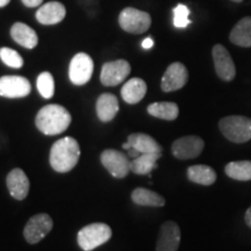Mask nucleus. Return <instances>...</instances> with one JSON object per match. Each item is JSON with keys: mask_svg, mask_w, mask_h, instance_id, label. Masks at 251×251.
Wrapping results in <instances>:
<instances>
[{"mask_svg": "<svg viewBox=\"0 0 251 251\" xmlns=\"http://www.w3.org/2000/svg\"><path fill=\"white\" fill-rule=\"evenodd\" d=\"M72 121L71 114L65 107L50 103L42 107L36 114L35 125L45 135H58L69 128Z\"/></svg>", "mask_w": 251, "mask_h": 251, "instance_id": "1", "label": "nucleus"}, {"mask_svg": "<svg viewBox=\"0 0 251 251\" xmlns=\"http://www.w3.org/2000/svg\"><path fill=\"white\" fill-rule=\"evenodd\" d=\"M80 157L79 144L74 137H63L56 141L50 149L49 162L51 168L59 174L71 171Z\"/></svg>", "mask_w": 251, "mask_h": 251, "instance_id": "2", "label": "nucleus"}, {"mask_svg": "<svg viewBox=\"0 0 251 251\" xmlns=\"http://www.w3.org/2000/svg\"><path fill=\"white\" fill-rule=\"evenodd\" d=\"M219 128L226 139L234 143H246L251 140V119L242 115L222 118Z\"/></svg>", "mask_w": 251, "mask_h": 251, "instance_id": "3", "label": "nucleus"}, {"mask_svg": "<svg viewBox=\"0 0 251 251\" xmlns=\"http://www.w3.org/2000/svg\"><path fill=\"white\" fill-rule=\"evenodd\" d=\"M112 237V229L108 225L102 222H96L85 226L78 231L77 241L84 251H92L106 242Z\"/></svg>", "mask_w": 251, "mask_h": 251, "instance_id": "4", "label": "nucleus"}, {"mask_svg": "<svg viewBox=\"0 0 251 251\" xmlns=\"http://www.w3.org/2000/svg\"><path fill=\"white\" fill-rule=\"evenodd\" d=\"M119 24L121 28L131 34L146 33L151 26V17L147 12L140 9L127 7L122 9L119 15Z\"/></svg>", "mask_w": 251, "mask_h": 251, "instance_id": "5", "label": "nucleus"}, {"mask_svg": "<svg viewBox=\"0 0 251 251\" xmlns=\"http://www.w3.org/2000/svg\"><path fill=\"white\" fill-rule=\"evenodd\" d=\"M54 227V221L51 216L47 213L36 214L28 220L25 226L24 236L29 244H36L42 241Z\"/></svg>", "mask_w": 251, "mask_h": 251, "instance_id": "6", "label": "nucleus"}, {"mask_svg": "<svg viewBox=\"0 0 251 251\" xmlns=\"http://www.w3.org/2000/svg\"><path fill=\"white\" fill-rule=\"evenodd\" d=\"M205 148V142L201 137L196 135L180 137L172 143V155L180 161L197 158Z\"/></svg>", "mask_w": 251, "mask_h": 251, "instance_id": "7", "label": "nucleus"}, {"mask_svg": "<svg viewBox=\"0 0 251 251\" xmlns=\"http://www.w3.org/2000/svg\"><path fill=\"white\" fill-rule=\"evenodd\" d=\"M100 161L106 170H108L113 177L119 178V179L125 178L130 171V161L124 152L119 150H105L100 156Z\"/></svg>", "mask_w": 251, "mask_h": 251, "instance_id": "8", "label": "nucleus"}, {"mask_svg": "<svg viewBox=\"0 0 251 251\" xmlns=\"http://www.w3.org/2000/svg\"><path fill=\"white\" fill-rule=\"evenodd\" d=\"M93 74V61L85 52H79L70 62L69 77L75 85H84L91 79Z\"/></svg>", "mask_w": 251, "mask_h": 251, "instance_id": "9", "label": "nucleus"}, {"mask_svg": "<svg viewBox=\"0 0 251 251\" xmlns=\"http://www.w3.org/2000/svg\"><path fill=\"white\" fill-rule=\"evenodd\" d=\"M130 64L125 59H118L102 65L100 80L105 86H117L130 74Z\"/></svg>", "mask_w": 251, "mask_h": 251, "instance_id": "10", "label": "nucleus"}, {"mask_svg": "<svg viewBox=\"0 0 251 251\" xmlns=\"http://www.w3.org/2000/svg\"><path fill=\"white\" fill-rule=\"evenodd\" d=\"M180 228L174 221H166L161 226L157 237L156 251H178L180 246Z\"/></svg>", "mask_w": 251, "mask_h": 251, "instance_id": "11", "label": "nucleus"}, {"mask_svg": "<svg viewBox=\"0 0 251 251\" xmlns=\"http://www.w3.org/2000/svg\"><path fill=\"white\" fill-rule=\"evenodd\" d=\"M188 71L183 63L175 62L169 65L162 77L161 87L164 92H174L186 85Z\"/></svg>", "mask_w": 251, "mask_h": 251, "instance_id": "12", "label": "nucleus"}, {"mask_svg": "<svg viewBox=\"0 0 251 251\" xmlns=\"http://www.w3.org/2000/svg\"><path fill=\"white\" fill-rule=\"evenodd\" d=\"M216 75L225 81H231L236 76V68L227 49L222 45H216L212 50Z\"/></svg>", "mask_w": 251, "mask_h": 251, "instance_id": "13", "label": "nucleus"}, {"mask_svg": "<svg viewBox=\"0 0 251 251\" xmlns=\"http://www.w3.org/2000/svg\"><path fill=\"white\" fill-rule=\"evenodd\" d=\"M31 91L27 78L21 76H4L0 78V96L5 98H24Z\"/></svg>", "mask_w": 251, "mask_h": 251, "instance_id": "14", "label": "nucleus"}, {"mask_svg": "<svg viewBox=\"0 0 251 251\" xmlns=\"http://www.w3.org/2000/svg\"><path fill=\"white\" fill-rule=\"evenodd\" d=\"M6 185L11 196L17 200L26 199L29 193V179L21 169H13L6 178Z\"/></svg>", "mask_w": 251, "mask_h": 251, "instance_id": "15", "label": "nucleus"}, {"mask_svg": "<svg viewBox=\"0 0 251 251\" xmlns=\"http://www.w3.org/2000/svg\"><path fill=\"white\" fill-rule=\"evenodd\" d=\"M67 14L64 5L58 1L47 2L37 9L36 20L42 25H56L61 23Z\"/></svg>", "mask_w": 251, "mask_h": 251, "instance_id": "16", "label": "nucleus"}, {"mask_svg": "<svg viewBox=\"0 0 251 251\" xmlns=\"http://www.w3.org/2000/svg\"><path fill=\"white\" fill-rule=\"evenodd\" d=\"M118 98L112 93H102L97 100V115L102 122H109L117 117L119 112Z\"/></svg>", "mask_w": 251, "mask_h": 251, "instance_id": "17", "label": "nucleus"}, {"mask_svg": "<svg viewBox=\"0 0 251 251\" xmlns=\"http://www.w3.org/2000/svg\"><path fill=\"white\" fill-rule=\"evenodd\" d=\"M11 36L18 45L27 49H34L39 43L36 31L23 23H17L12 26Z\"/></svg>", "mask_w": 251, "mask_h": 251, "instance_id": "18", "label": "nucleus"}, {"mask_svg": "<svg viewBox=\"0 0 251 251\" xmlns=\"http://www.w3.org/2000/svg\"><path fill=\"white\" fill-rule=\"evenodd\" d=\"M147 93V84L141 78H131L122 86V99L129 105L140 102Z\"/></svg>", "mask_w": 251, "mask_h": 251, "instance_id": "19", "label": "nucleus"}, {"mask_svg": "<svg viewBox=\"0 0 251 251\" xmlns=\"http://www.w3.org/2000/svg\"><path fill=\"white\" fill-rule=\"evenodd\" d=\"M127 141L130 143L131 148L136 149L141 153H162L163 151L161 144L148 134H130Z\"/></svg>", "mask_w": 251, "mask_h": 251, "instance_id": "20", "label": "nucleus"}, {"mask_svg": "<svg viewBox=\"0 0 251 251\" xmlns=\"http://www.w3.org/2000/svg\"><path fill=\"white\" fill-rule=\"evenodd\" d=\"M230 42L243 48L251 47V17L241 19L231 30Z\"/></svg>", "mask_w": 251, "mask_h": 251, "instance_id": "21", "label": "nucleus"}, {"mask_svg": "<svg viewBox=\"0 0 251 251\" xmlns=\"http://www.w3.org/2000/svg\"><path fill=\"white\" fill-rule=\"evenodd\" d=\"M162 153H141L139 157L130 161V171L135 175H149L157 169V161Z\"/></svg>", "mask_w": 251, "mask_h": 251, "instance_id": "22", "label": "nucleus"}, {"mask_svg": "<svg viewBox=\"0 0 251 251\" xmlns=\"http://www.w3.org/2000/svg\"><path fill=\"white\" fill-rule=\"evenodd\" d=\"M187 178L192 183L209 186L216 181V172L208 165H192L187 169Z\"/></svg>", "mask_w": 251, "mask_h": 251, "instance_id": "23", "label": "nucleus"}, {"mask_svg": "<svg viewBox=\"0 0 251 251\" xmlns=\"http://www.w3.org/2000/svg\"><path fill=\"white\" fill-rule=\"evenodd\" d=\"M131 200L139 206L147 207H163L165 205V199L161 194L153 192L144 187H137L131 192Z\"/></svg>", "mask_w": 251, "mask_h": 251, "instance_id": "24", "label": "nucleus"}, {"mask_svg": "<svg viewBox=\"0 0 251 251\" xmlns=\"http://www.w3.org/2000/svg\"><path fill=\"white\" fill-rule=\"evenodd\" d=\"M147 111L151 117L166 121H174L179 115V107L177 103L169 101L150 103Z\"/></svg>", "mask_w": 251, "mask_h": 251, "instance_id": "25", "label": "nucleus"}, {"mask_svg": "<svg viewBox=\"0 0 251 251\" xmlns=\"http://www.w3.org/2000/svg\"><path fill=\"white\" fill-rule=\"evenodd\" d=\"M226 175L235 180H251V161L230 162L225 168Z\"/></svg>", "mask_w": 251, "mask_h": 251, "instance_id": "26", "label": "nucleus"}, {"mask_svg": "<svg viewBox=\"0 0 251 251\" xmlns=\"http://www.w3.org/2000/svg\"><path fill=\"white\" fill-rule=\"evenodd\" d=\"M37 90L45 99H50L55 93V80L50 72H42L37 77Z\"/></svg>", "mask_w": 251, "mask_h": 251, "instance_id": "27", "label": "nucleus"}, {"mask_svg": "<svg viewBox=\"0 0 251 251\" xmlns=\"http://www.w3.org/2000/svg\"><path fill=\"white\" fill-rule=\"evenodd\" d=\"M0 58L9 68L20 69L24 65V59L20 54L13 49L6 48V47L0 49Z\"/></svg>", "mask_w": 251, "mask_h": 251, "instance_id": "28", "label": "nucleus"}, {"mask_svg": "<svg viewBox=\"0 0 251 251\" xmlns=\"http://www.w3.org/2000/svg\"><path fill=\"white\" fill-rule=\"evenodd\" d=\"M174 25L177 28H185L191 24V20L188 19L190 15V9L185 5L179 4L174 9Z\"/></svg>", "mask_w": 251, "mask_h": 251, "instance_id": "29", "label": "nucleus"}, {"mask_svg": "<svg viewBox=\"0 0 251 251\" xmlns=\"http://www.w3.org/2000/svg\"><path fill=\"white\" fill-rule=\"evenodd\" d=\"M27 7H37L43 2V0H21Z\"/></svg>", "mask_w": 251, "mask_h": 251, "instance_id": "30", "label": "nucleus"}, {"mask_svg": "<svg viewBox=\"0 0 251 251\" xmlns=\"http://www.w3.org/2000/svg\"><path fill=\"white\" fill-rule=\"evenodd\" d=\"M153 46V40L151 37H147L146 40H143L142 42V47L144 49H150Z\"/></svg>", "mask_w": 251, "mask_h": 251, "instance_id": "31", "label": "nucleus"}, {"mask_svg": "<svg viewBox=\"0 0 251 251\" xmlns=\"http://www.w3.org/2000/svg\"><path fill=\"white\" fill-rule=\"evenodd\" d=\"M127 151H128V156H129L131 159L136 158V157H139L141 155V152L137 151V150L134 149V148H130L129 150H127Z\"/></svg>", "mask_w": 251, "mask_h": 251, "instance_id": "32", "label": "nucleus"}, {"mask_svg": "<svg viewBox=\"0 0 251 251\" xmlns=\"http://www.w3.org/2000/svg\"><path fill=\"white\" fill-rule=\"evenodd\" d=\"M246 224L249 228H251V207L247 209V213H246Z\"/></svg>", "mask_w": 251, "mask_h": 251, "instance_id": "33", "label": "nucleus"}, {"mask_svg": "<svg viewBox=\"0 0 251 251\" xmlns=\"http://www.w3.org/2000/svg\"><path fill=\"white\" fill-rule=\"evenodd\" d=\"M9 1H11V0H0V8L5 7L6 5H8Z\"/></svg>", "mask_w": 251, "mask_h": 251, "instance_id": "34", "label": "nucleus"}, {"mask_svg": "<svg viewBox=\"0 0 251 251\" xmlns=\"http://www.w3.org/2000/svg\"><path fill=\"white\" fill-rule=\"evenodd\" d=\"M130 148H131V146H130V143L128 142V141H127V142H126V143L122 144V149H125V150H129Z\"/></svg>", "mask_w": 251, "mask_h": 251, "instance_id": "35", "label": "nucleus"}, {"mask_svg": "<svg viewBox=\"0 0 251 251\" xmlns=\"http://www.w3.org/2000/svg\"><path fill=\"white\" fill-rule=\"evenodd\" d=\"M231 1H235V2H242L243 0H231Z\"/></svg>", "mask_w": 251, "mask_h": 251, "instance_id": "36", "label": "nucleus"}]
</instances>
